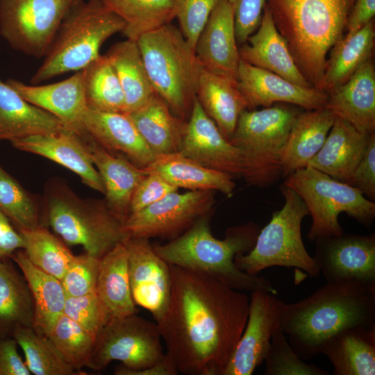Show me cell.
<instances>
[{
    "instance_id": "cell-2",
    "label": "cell",
    "mask_w": 375,
    "mask_h": 375,
    "mask_svg": "<svg viewBox=\"0 0 375 375\" xmlns=\"http://www.w3.org/2000/svg\"><path fill=\"white\" fill-rule=\"evenodd\" d=\"M356 326H375V286L326 283L308 297L283 305L281 328L303 360L318 356L329 337Z\"/></svg>"
},
{
    "instance_id": "cell-52",
    "label": "cell",
    "mask_w": 375,
    "mask_h": 375,
    "mask_svg": "<svg viewBox=\"0 0 375 375\" xmlns=\"http://www.w3.org/2000/svg\"><path fill=\"white\" fill-rule=\"evenodd\" d=\"M23 247L22 234L15 229L10 220L0 211V258L10 257L16 251L22 249Z\"/></svg>"
},
{
    "instance_id": "cell-37",
    "label": "cell",
    "mask_w": 375,
    "mask_h": 375,
    "mask_svg": "<svg viewBox=\"0 0 375 375\" xmlns=\"http://www.w3.org/2000/svg\"><path fill=\"white\" fill-rule=\"evenodd\" d=\"M34 303L23 276L0 258V331L33 327Z\"/></svg>"
},
{
    "instance_id": "cell-22",
    "label": "cell",
    "mask_w": 375,
    "mask_h": 375,
    "mask_svg": "<svg viewBox=\"0 0 375 375\" xmlns=\"http://www.w3.org/2000/svg\"><path fill=\"white\" fill-rule=\"evenodd\" d=\"M6 82L28 102L52 114L68 128L83 131L82 119L88 109L83 69L62 81L47 85H27L16 79Z\"/></svg>"
},
{
    "instance_id": "cell-13",
    "label": "cell",
    "mask_w": 375,
    "mask_h": 375,
    "mask_svg": "<svg viewBox=\"0 0 375 375\" xmlns=\"http://www.w3.org/2000/svg\"><path fill=\"white\" fill-rule=\"evenodd\" d=\"M213 190L172 192L158 201L128 215L125 231L133 237H177L199 218L210 215L215 203Z\"/></svg>"
},
{
    "instance_id": "cell-42",
    "label": "cell",
    "mask_w": 375,
    "mask_h": 375,
    "mask_svg": "<svg viewBox=\"0 0 375 375\" xmlns=\"http://www.w3.org/2000/svg\"><path fill=\"white\" fill-rule=\"evenodd\" d=\"M76 370L88 367L97 337L62 313L45 334Z\"/></svg>"
},
{
    "instance_id": "cell-30",
    "label": "cell",
    "mask_w": 375,
    "mask_h": 375,
    "mask_svg": "<svg viewBox=\"0 0 375 375\" xmlns=\"http://www.w3.org/2000/svg\"><path fill=\"white\" fill-rule=\"evenodd\" d=\"M335 117L325 107L300 112L285 144L281 176L286 178L308 166L323 146Z\"/></svg>"
},
{
    "instance_id": "cell-50",
    "label": "cell",
    "mask_w": 375,
    "mask_h": 375,
    "mask_svg": "<svg viewBox=\"0 0 375 375\" xmlns=\"http://www.w3.org/2000/svg\"><path fill=\"white\" fill-rule=\"evenodd\" d=\"M364 195L375 198V133L370 134L364 153L346 181Z\"/></svg>"
},
{
    "instance_id": "cell-1",
    "label": "cell",
    "mask_w": 375,
    "mask_h": 375,
    "mask_svg": "<svg viewBox=\"0 0 375 375\" xmlns=\"http://www.w3.org/2000/svg\"><path fill=\"white\" fill-rule=\"evenodd\" d=\"M171 291L156 323L178 374L222 375L245 327L249 297L212 277L169 265Z\"/></svg>"
},
{
    "instance_id": "cell-7",
    "label": "cell",
    "mask_w": 375,
    "mask_h": 375,
    "mask_svg": "<svg viewBox=\"0 0 375 375\" xmlns=\"http://www.w3.org/2000/svg\"><path fill=\"white\" fill-rule=\"evenodd\" d=\"M136 42L154 91L175 115L187 120L202 69L194 49L172 23L142 35Z\"/></svg>"
},
{
    "instance_id": "cell-18",
    "label": "cell",
    "mask_w": 375,
    "mask_h": 375,
    "mask_svg": "<svg viewBox=\"0 0 375 375\" xmlns=\"http://www.w3.org/2000/svg\"><path fill=\"white\" fill-rule=\"evenodd\" d=\"M179 152L202 165L242 176L240 150L233 146L205 112L197 98L186 124Z\"/></svg>"
},
{
    "instance_id": "cell-48",
    "label": "cell",
    "mask_w": 375,
    "mask_h": 375,
    "mask_svg": "<svg viewBox=\"0 0 375 375\" xmlns=\"http://www.w3.org/2000/svg\"><path fill=\"white\" fill-rule=\"evenodd\" d=\"M233 11L237 42L245 43L258 28L267 0H228Z\"/></svg>"
},
{
    "instance_id": "cell-17",
    "label": "cell",
    "mask_w": 375,
    "mask_h": 375,
    "mask_svg": "<svg viewBox=\"0 0 375 375\" xmlns=\"http://www.w3.org/2000/svg\"><path fill=\"white\" fill-rule=\"evenodd\" d=\"M237 87L248 110L284 103L314 110L325 106L328 94L314 87H303L268 70L240 60Z\"/></svg>"
},
{
    "instance_id": "cell-27",
    "label": "cell",
    "mask_w": 375,
    "mask_h": 375,
    "mask_svg": "<svg viewBox=\"0 0 375 375\" xmlns=\"http://www.w3.org/2000/svg\"><path fill=\"white\" fill-rule=\"evenodd\" d=\"M334 375L375 374V326H356L329 337L320 349Z\"/></svg>"
},
{
    "instance_id": "cell-15",
    "label": "cell",
    "mask_w": 375,
    "mask_h": 375,
    "mask_svg": "<svg viewBox=\"0 0 375 375\" xmlns=\"http://www.w3.org/2000/svg\"><path fill=\"white\" fill-rule=\"evenodd\" d=\"M283 303L270 292L251 291L245 327L222 375H251L263 362L271 338L281 328Z\"/></svg>"
},
{
    "instance_id": "cell-36",
    "label": "cell",
    "mask_w": 375,
    "mask_h": 375,
    "mask_svg": "<svg viewBox=\"0 0 375 375\" xmlns=\"http://www.w3.org/2000/svg\"><path fill=\"white\" fill-rule=\"evenodd\" d=\"M106 56L117 74L124 93V113H131L144 105L155 92L138 43L129 39L117 42Z\"/></svg>"
},
{
    "instance_id": "cell-45",
    "label": "cell",
    "mask_w": 375,
    "mask_h": 375,
    "mask_svg": "<svg viewBox=\"0 0 375 375\" xmlns=\"http://www.w3.org/2000/svg\"><path fill=\"white\" fill-rule=\"evenodd\" d=\"M100 259L86 252L74 256L60 280L67 297L96 292Z\"/></svg>"
},
{
    "instance_id": "cell-43",
    "label": "cell",
    "mask_w": 375,
    "mask_h": 375,
    "mask_svg": "<svg viewBox=\"0 0 375 375\" xmlns=\"http://www.w3.org/2000/svg\"><path fill=\"white\" fill-rule=\"evenodd\" d=\"M0 211L19 229L40 226L36 199L0 165Z\"/></svg>"
},
{
    "instance_id": "cell-23",
    "label": "cell",
    "mask_w": 375,
    "mask_h": 375,
    "mask_svg": "<svg viewBox=\"0 0 375 375\" xmlns=\"http://www.w3.org/2000/svg\"><path fill=\"white\" fill-rule=\"evenodd\" d=\"M241 60L279 75L303 87H312L297 66L288 44L277 30L267 3L257 30L239 47Z\"/></svg>"
},
{
    "instance_id": "cell-49",
    "label": "cell",
    "mask_w": 375,
    "mask_h": 375,
    "mask_svg": "<svg viewBox=\"0 0 375 375\" xmlns=\"http://www.w3.org/2000/svg\"><path fill=\"white\" fill-rule=\"evenodd\" d=\"M176 191L178 188L163 177L156 173L147 172V175L133 192L129 214L138 212Z\"/></svg>"
},
{
    "instance_id": "cell-16",
    "label": "cell",
    "mask_w": 375,
    "mask_h": 375,
    "mask_svg": "<svg viewBox=\"0 0 375 375\" xmlns=\"http://www.w3.org/2000/svg\"><path fill=\"white\" fill-rule=\"evenodd\" d=\"M128 253V269L135 305L149 311L159 321L165 313L171 291L169 265L154 251L149 239L129 236L124 241Z\"/></svg>"
},
{
    "instance_id": "cell-40",
    "label": "cell",
    "mask_w": 375,
    "mask_h": 375,
    "mask_svg": "<svg viewBox=\"0 0 375 375\" xmlns=\"http://www.w3.org/2000/svg\"><path fill=\"white\" fill-rule=\"evenodd\" d=\"M12 336L22 349L25 363L34 375H74V369L61 356L49 338L33 327L17 326Z\"/></svg>"
},
{
    "instance_id": "cell-20",
    "label": "cell",
    "mask_w": 375,
    "mask_h": 375,
    "mask_svg": "<svg viewBox=\"0 0 375 375\" xmlns=\"http://www.w3.org/2000/svg\"><path fill=\"white\" fill-rule=\"evenodd\" d=\"M17 149L49 159L77 174L91 189L104 194L101 176L81 134L69 128L51 134H38L10 141Z\"/></svg>"
},
{
    "instance_id": "cell-29",
    "label": "cell",
    "mask_w": 375,
    "mask_h": 375,
    "mask_svg": "<svg viewBox=\"0 0 375 375\" xmlns=\"http://www.w3.org/2000/svg\"><path fill=\"white\" fill-rule=\"evenodd\" d=\"M127 115L155 156L179 151L187 120L175 115L156 92L144 105Z\"/></svg>"
},
{
    "instance_id": "cell-24",
    "label": "cell",
    "mask_w": 375,
    "mask_h": 375,
    "mask_svg": "<svg viewBox=\"0 0 375 375\" xmlns=\"http://www.w3.org/2000/svg\"><path fill=\"white\" fill-rule=\"evenodd\" d=\"M83 131L110 152H119L137 166L144 168L156 156L143 140L128 115L87 109Z\"/></svg>"
},
{
    "instance_id": "cell-33",
    "label": "cell",
    "mask_w": 375,
    "mask_h": 375,
    "mask_svg": "<svg viewBox=\"0 0 375 375\" xmlns=\"http://www.w3.org/2000/svg\"><path fill=\"white\" fill-rule=\"evenodd\" d=\"M96 293L110 318L136 313L129 283L128 253L123 242L101 258Z\"/></svg>"
},
{
    "instance_id": "cell-21",
    "label": "cell",
    "mask_w": 375,
    "mask_h": 375,
    "mask_svg": "<svg viewBox=\"0 0 375 375\" xmlns=\"http://www.w3.org/2000/svg\"><path fill=\"white\" fill-rule=\"evenodd\" d=\"M79 133L102 180L105 190L104 201L108 208L124 222L130 213L133 192L147 175V172L123 156H115L86 132Z\"/></svg>"
},
{
    "instance_id": "cell-14",
    "label": "cell",
    "mask_w": 375,
    "mask_h": 375,
    "mask_svg": "<svg viewBox=\"0 0 375 375\" xmlns=\"http://www.w3.org/2000/svg\"><path fill=\"white\" fill-rule=\"evenodd\" d=\"M315 262L326 283L375 286V236L345 235L315 240Z\"/></svg>"
},
{
    "instance_id": "cell-8",
    "label": "cell",
    "mask_w": 375,
    "mask_h": 375,
    "mask_svg": "<svg viewBox=\"0 0 375 375\" xmlns=\"http://www.w3.org/2000/svg\"><path fill=\"white\" fill-rule=\"evenodd\" d=\"M299 113L283 103L242 112L229 142L241 153L242 176L249 185L267 188L281 176L285 144Z\"/></svg>"
},
{
    "instance_id": "cell-54",
    "label": "cell",
    "mask_w": 375,
    "mask_h": 375,
    "mask_svg": "<svg viewBox=\"0 0 375 375\" xmlns=\"http://www.w3.org/2000/svg\"><path fill=\"white\" fill-rule=\"evenodd\" d=\"M116 375H176L178 372L169 356L165 353L163 358L155 364L142 369L132 370L123 365L115 370Z\"/></svg>"
},
{
    "instance_id": "cell-39",
    "label": "cell",
    "mask_w": 375,
    "mask_h": 375,
    "mask_svg": "<svg viewBox=\"0 0 375 375\" xmlns=\"http://www.w3.org/2000/svg\"><path fill=\"white\" fill-rule=\"evenodd\" d=\"M84 71V93L88 109L124 112V93L117 74L108 57L100 55Z\"/></svg>"
},
{
    "instance_id": "cell-46",
    "label": "cell",
    "mask_w": 375,
    "mask_h": 375,
    "mask_svg": "<svg viewBox=\"0 0 375 375\" xmlns=\"http://www.w3.org/2000/svg\"><path fill=\"white\" fill-rule=\"evenodd\" d=\"M63 313L96 337L110 318L96 292L67 296Z\"/></svg>"
},
{
    "instance_id": "cell-53",
    "label": "cell",
    "mask_w": 375,
    "mask_h": 375,
    "mask_svg": "<svg viewBox=\"0 0 375 375\" xmlns=\"http://www.w3.org/2000/svg\"><path fill=\"white\" fill-rule=\"evenodd\" d=\"M375 15V0H355L349 14L347 34L353 33L367 22L374 19Z\"/></svg>"
},
{
    "instance_id": "cell-34",
    "label": "cell",
    "mask_w": 375,
    "mask_h": 375,
    "mask_svg": "<svg viewBox=\"0 0 375 375\" xmlns=\"http://www.w3.org/2000/svg\"><path fill=\"white\" fill-rule=\"evenodd\" d=\"M21 269L34 303L33 328L46 334L63 313L67 294L61 281L34 265L22 249L10 256Z\"/></svg>"
},
{
    "instance_id": "cell-41",
    "label": "cell",
    "mask_w": 375,
    "mask_h": 375,
    "mask_svg": "<svg viewBox=\"0 0 375 375\" xmlns=\"http://www.w3.org/2000/svg\"><path fill=\"white\" fill-rule=\"evenodd\" d=\"M18 231L24 240L22 250L29 260L61 280L74 256L66 244L41 225Z\"/></svg>"
},
{
    "instance_id": "cell-26",
    "label": "cell",
    "mask_w": 375,
    "mask_h": 375,
    "mask_svg": "<svg viewBox=\"0 0 375 375\" xmlns=\"http://www.w3.org/2000/svg\"><path fill=\"white\" fill-rule=\"evenodd\" d=\"M369 135L335 117L323 146L307 167L346 183L360 160Z\"/></svg>"
},
{
    "instance_id": "cell-5",
    "label": "cell",
    "mask_w": 375,
    "mask_h": 375,
    "mask_svg": "<svg viewBox=\"0 0 375 375\" xmlns=\"http://www.w3.org/2000/svg\"><path fill=\"white\" fill-rule=\"evenodd\" d=\"M124 22L102 0H72L32 85L85 68L103 44L123 31Z\"/></svg>"
},
{
    "instance_id": "cell-47",
    "label": "cell",
    "mask_w": 375,
    "mask_h": 375,
    "mask_svg": "<svg viewBox=\"0 0 375 375\" xmlns=\"http://www.w3.org/2000/svg\"><path fill=\"white\" fill-rule=\"evenodd\" d=\"M175 18L185 38L194 49L197 38L219 0H172Z\"/></svg>"
},
{
    "instance_id": "cell-10",
    "label": "cell",
    "mask_w": 375,
    "mask_h": 375,
    "mask_svg": "<svg viewBox=\"0 0 375 375\" xmlns=\"http://www.w3.org/2000/svg\"><path fill=\"white\" fill-rule=\"evenodd\" d=\"M283 184L293 190L308 208L312 217L308 235L310 241L342 235L338 220L341 212L367 227L375 217V203L360 190L310 167L290 174Z\"/></svg>"
},
{
    "instance_id": "cell-4",
    "label": "cell",
    "mask_w": 375,
    "mask_h": 375,
    "mask_svg": "<svg viewBox=\"0 0 375 375\" xmlns=\"http://www.w3.org/2000/svg\"><path fill=\"white\" fill-rule=\"evenodd\" d=\"M354 2L267 0L274 24L286 41L299 71L319 90L327 54L344 36Z\"/></svg>"
},
{
    "instance_id": "cell-6",
    "label": "cell",
    "mask_w": 375,
    "mask_h": 375,
    "mask_svg": "<svg viewBox=\"0 0 375 375\" xmlns=\"http://www.w3.org/2000/svg\"><path fill=\"white\" fill-rule=\"evenodd\" d=\"M44 214L48 224L66 244L81 245L99 258L129 237L124 222L104 199H83L59 180L47 183Z\"/></svg>"
},
{
    "instance_id": "cell-51",
    "label": "cell",
    "mask_w": 375,
    "mask_h": 375,
    "mask_svg": "<svg viewBox=\"0 0 375 375\" xmlns=\"http://www.w3.org/2000/svg\"><path fill=\"white\" fill-rule=\"evenodd\" d=\"M17 345L12 336L0 338V375L31 374L17 351Z\"/></svg>"
},
{
    "instance_id": "cell-31",
    "label": "cell",
    "mask_w": 375,
    "mask_h": 375,
    "mask_svg": "<svg viewBox=\"0 0 375 375\" xmlns=\"http://www.w3.org/2000/svg\"><path fill=\"white\" fill-rule=\"evenodd\" d=\"M144 169L159 174L178 189L219 191L231 197L235 187L231 174L205 167L179 151L156 156Z\"/></svg>"
},
{
    "instance_id": "cell-44",
    "label": "cell",
    "mask_w": 375,
    "mask_h": 375,
    "mask_svg": "<svg viewBox=\"0 0 375 375\" xmlns=\"http://www.w3.org/2000/svg\"><path fill=\"white\" fill-rule=\"evenodd\" d=\"M264 361L265 375H329L313 364L303 361L289 343L281 328L272 335Z\"/></svg>"
},
{
    "instance_id": "cell-32",
    "label": "cell",
    "mask_w": 375,
    "mask_h": 375,
    "mask_svg": "<svg viewBox=\"0 0 375 375\" xmlns=\"http://www.w3.org/2000/svg\"><path fill=\"white\" fill-rule=\"evenodd\" d=\"M196 98L229 141L240 114L247 109L237 83L202 68Z\"/></svg>"
},
{
    "instance_id": "cell-35",
    "label": "cell",
    "mask_w": 375,
    "mask_h": 375,
    "mask_svg": "<svg viewBox=\"0 0 375 375\" xmlns=\"http://www.w3.org/2000/svg\"><path fill=\"white\" fill-rule=\"evenodd\" d=\"M374 38V19L355 33L344 35L330 51L321 90L328 93L342 85L372 58Z\"/></svg>"
},
{
    "instance_id": "cell-12",
    "label": "cell",
    "mask_w": 375,
    "mask_h": 375,
    "mask_svg": "<svg viewBox=\"0 0 375 375\" xmlns=\"http://www.w3.org/2000/svg\"><path fill=\"white\" fill-rule=\"evenodd\" d=\"M72 0H0V35L15 50L44 58Z\"/></svg>"
},
{
    "instance_id": "cell-38",
    "label": "cell",
    "mask_w": 375,
    "mask_h": 375,
    "mask_svg": "<svg viewBox=\"0 0 375 375\" xmlns=\"http://www.w3.org/2000/svg\"><path fill=\"white\" fill-rule=\"evenodd\" d=\"M102 1L124 22L122 33L126 39L135 41L175 18L172 0Z\"/></svg>"
},
{
    "instance_id": "cell-28",
    "label": "cell",
    "mask_w": 375,
    "mask_h": 375,
    "mask_svg": "<svg viewBox=\"0 0 375 375\" xmlns=\"http://www.w3.org/2000/svg\"><path fill=\"white\" fill-rule=\"evenodd\" d=\"M66 128L58 118L26 101L0 78V141L51 134Z\"/></svg>"
},
{
    "instance_id": "cell-3",
    "label": "cell",
    "mask_w": 375,
    "mask_h": 375,
    "mask_svg": "<svg viewBox=\"0 0 375 375\" xmlns=\"http://www.w3.org/2000/svg\"><path fill=\"white\" fill-rule=\"evenodd\" d=\"M209 215L199 218L169 242L153 245L155 252L169 265L209 276L233 289L264 290L276 295L270 281L240 270L234 262L236 256L253 247L259 227L248 223L228 228L225 238L219 240L212 234Z\"/></svg>"
},
{
    "instance_id": "cell-19",
    "label": "cell",
    "mask_w": 375,
    "mask_h": 375,
    "mask_svg": "<svg viewBox=\"0 0 375 375\" xmlns=\"http://www.w3.org/2000/svg\"><path fill=\"white\" fill-rule=\"evenodd\" d=\"M194 52L201 67L237 83L240 62L228 0H219L201 31Z\"/></svg>"
},
{
    "instance_id": "cell-11",
    "label": "cell",
    "mask_w": 375,
    "mask_h": 375,
    "mask_svg": "<svg viewBox=\"0 0 375 375\" xmlns=\"http://www.w3.org/2000/svg\"><path fill=\"white\" fill-rule=\"evenodd\" d=\"M157 323L135 314L111 317L97 336L88 367L105 369L117 360L124 367L138 370L165 356Z\"/></svg>"
},
{
    "instance_id": "cell-9",
    "label": "cell",
    "mask_w": 375,
    "mask_h": 375,
    "mask_svg": "<svg viewBox=\"0 0 375 375\" xmlns=\"http://www.w3.org/2000/svg\"><path fill=\"white\" fill-rule=\"evenodd\" d=\"M281 191L285 198L283 208L274 212L269 223L260 230L251 250L235 256V264L251 275L278 266L297 267L310 277H317L319 269L306 251L301 237L302 220L309 215L308 208L288 186L283 184Z\"/></svg>"
},
{
    "instance_id": "cell-25",
    "label": "cell",
    "mask_w": 375,
    "mask_h": 375,
    "mask_svg": "<svg viewBox=\"0 0 375 375\" xmlns=\"http://www.w3.org/2000/svg\"><path fill=\"white\" fill-rule=\"evenodd\" d=\"M328 94L325 108L358 131H375V69L372 58L342 85Z\"/></svg>"
}]
</instances>
